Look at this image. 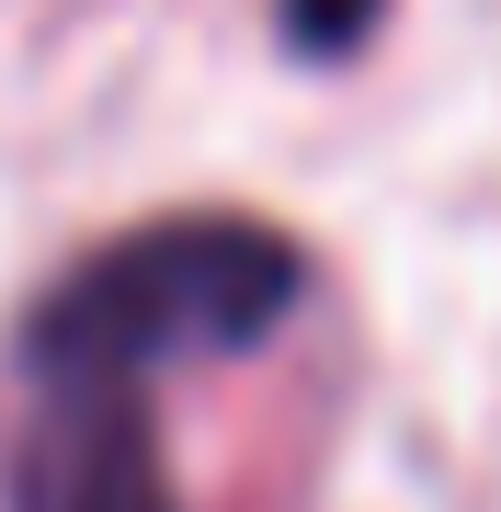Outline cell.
<instances>
[{
    "instance_id": "obj_1",
    "label": "cell",
    "mask_w": 501,
    "mask_h": 512,
    "mask_svg": "<svg viewBox=\"0 0 501 512\" xmlns=\"http://www.w3.org/2000/svg\"><path fill=\"white\" fill-rule=\"evenodd\" d=\"M308 296V251L262 217L194 205L80 251L12 330L23 387H149L183 353H251Z\"/></svg>"
},
{
    "instance_id": "obj_2",
    "label": "cell",
    "mask_w": 501,
    "mask_h": 512,
    "mask_svg": "<svg viewBox=\"0 0 501 512\" xmlns=\"http://www.w3.org/2000/svg\"><path fill=\"white\" fill-rule=\"evenodd\" d=\"M0 512H183L149 387H23L0 444Z\"/></svg>"
},
{
    "instance_id": "obj_3",
    "label": "cell",
    "mask_w": 501,
    "mask_h": 512,
    "mask_svg": "<svg viewBox=\"0 0 501 512\" xmlns=\"http://www.w3.org/2000/svg\"><path fill=\"white\" fill-rule=\"evenodd\" d=\"M376 23H388V0H274V35L297 57H319V69H342Z\"/></svg>"
}]
</instances>
